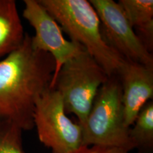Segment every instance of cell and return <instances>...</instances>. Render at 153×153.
Here are the masks:
<instances>
[{
    "mask_svg": "<svg viewBox=\"0 0 153 153\" xmlns=\"http://www.w3.org/2000/svg\"><path fill=\"white\" fill-rule=\"evenodd\" d=\"M55 68L53 57L34 49L26 33L22 45L0 60V120L33 129L36 101L50 88Z\"/></svg>",
    "mask_w": 153,
    "mask_h": 153,
    "instance_id": "cell-1",
    "label": "cell"
},
{
    "mask_svg": "<svg viewBox=\"0 0 153 153\" xmlns=\"http://www.w3.org/2000/svg\"><path fill=\"white\" fill-rule=\"evenodd\" d=\"M72 41L81 45L108 76L118 75L126 60L105 41L95 9L87 0H38Z\"/></svg>",
    "mask_w": 153,
    "mask_h": 153,
    "instance_id": "cell-2",
    "label": "cell"
},
{
    "mask_svg": "<svg viewBox=\"0 0 153 153\" xmlns=\"http://www.w3.org/2000/svg\"><path fill=\"white\" fill-rule=\"evenodd\" d=\"M82 146L117 148L130 152L134 145L126 124L119 76H109L96 96L82 126Z\"/></svg>",
    "mask_w": 153,
    "mask_h": 153,
    "instance_id": "cell-3",
    "label": "cell"
},
{
    "mask_svg": "<svg viewBox=\"0 0 153 153\" xmlns=\"http://www.w3.org/2000/svg\"><path fill=\"white\" fill-rule=\"evenodd\" d=\"M109 78L104 68L86 50L60 68L52 89L62 96L65 111L84 125L101 86Z\"/></svg>",
    "mask_w": 153,
    "mask_h": 153,
    "instance_id": "cell-4",
    "label": "cell"
},
{
    "mask_svg": "<svg viewBox=\"0 0 153 153\" xmlns=\"http://www.w3.org/2000/svg\"><path fill=\"white\" fill-rule=\"evenodd\" d=\"M33 123L39 140L52 153H71L82 146V130L66 115L62 96L48 88L38 97Z\"/></svg>",
    "mask_w": 153,
    "mask_h": 153,
    "instance_id": "cell-5",
    "label": "cell"
},
{
    "mask_svg": "<svg viewBox=\"0 0 153 153\" xmlns=\"http://www.w3.org/2000/svg\"><path fill=\"white\" fill-rule=\"evenodd\" d=\"M24 4L23 17L35 30V35L30 36L32 47L48 53L55 60V71L50 85L52 89L63 65L85 49L79 44L66 39L60 25L38 0H24Z\"/></svg>",
    "mask_w": 153,
    "mask_h": 153,
    "instance_id": "cell-6",
    "label": "cell"
},
{
    "mask_svg": "<svg viewBox=\"0 0 153 153\" xmlns=\"http://www.w3.org/2000/svg\"><path fill=\"white\" fill-rule=\"evenodd\" d=\"M98 14L105 41L125 60L153 68V55L129 24L118 2L90 0Z\"/></svg>",
    "mask_w": 153,
    "mask_h": 153,
    "instance_id": "cell-7",
    "label": "cell"
},
{
    "mask_svg": "<svg viewBox=\"0 0 153 153\" xmlns=\"http://www.w3.org/2000/svg\"><path fill=\"white\" fill-rule=\"evenodd\" d=\"M122 103L127 126L131 128L137 115L153 98V68L126 60L118 74Z\"/></svg>",
    "mask_w": 153,
    "mask_h": 153,
    "instance_id": "cell-8",
    "label": "cell"
},
{
    "mask_svg": "<svg viewBox=\"0 0 153 153\" xmlns=\"http://www.w3.org/2000/svg\"><path fill=\"white\" fill-rule=\"evenodd\" d=\"M26 33L14 0H0V60L22 45Z\"/></svg>",
    "mask_w": 153,
    "mask_h": 153,
    "instance_id": "cell-9",
    "label": "cell"
},
{
    "mask_svg": "<svg viewBox=\"0 0 153 153\" xmlns=\"http://www.w3.org/2000/svg\"><path fill=\"white\" fill-rule=\"evenodd\" d=\"M129 24L150 53L153 48L152 0H119Z\"/></svg>",
    "mask_w": 153,
    "mask_h": 153,
    "instance_id": "cell-10",
    "label": "cell"
},
{
    "mask_svg": "<svg viewBox=\"0 0 153 153\" xmlns=\"http://www.w3.org/2000/svg\"><path fill=\"white\" fill-rule=\"evenodd\" d=\"M130 137L138 153H153V101L143 107L130 128Z\"/></svg>",
    "mask_w": 153,
    "mask_h": 153,
    "instance_id": "cell-11",
    "label": "cell"
},
{
    "mask_svg": "<svg viewBox=\"0 0 153 153\" xmlns=\"http://www.w3.org/2000/svg\"><path fill=\"white\" fill-rule=\"evenodd\" d=\"M22 131L14 123L0 120V153H25Z\"/></svg>",
    "mask_w": 153,
    "mask_h": 153,
    "instance_id": "cell-12",
    "label": "cell"
},
{
    "mask_svg": "<svg viewBox=\"0 0 153 153\" xmlns=\"http://www.w3.org/2000/svg\"><path fill=\"white\" fill-rule=\"evenodd\" d=\"M71 153H129L125 150L117 148L102 146H81Z\"/></svg>",
    "mask_w": 153,
    "mask_h": 153,
    "instance_id": "cell-13",
    "label": "cell"
}]
</instances>
